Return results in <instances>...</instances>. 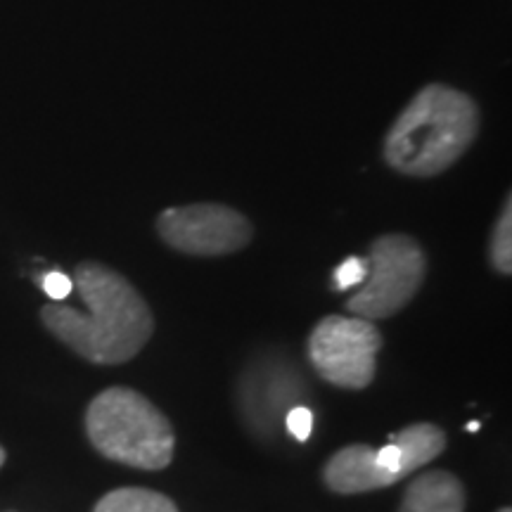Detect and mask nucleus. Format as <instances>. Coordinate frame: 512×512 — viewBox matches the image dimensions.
Masks as SVG:
<instances>
[{
    "instance_id": "obj_1",
    "label": "nucleus",
    "mask_w": 512,
    "mask_h": 512,
    "mask_svg": "<svg viewBox=\"0 0 512 512\" xmlns=\"http://www.w3.org/2000/svg\"><path fill=\"white\" fill-rule=\"evenodd\" d=\"M72 283L86 304V313L57 302L43 306L46 330L74 354L98 366H119L136 358L155 332L150 306L136 287L98 261L76 266Z\"/></svg>"
},
{
    "instance_id": "obj_2",
    "label": "nucleus",
    "mask_w": 512,
    "mask_h": 512,
    "mask_svg": "<svg viewBox=\"0 0 512 512\" xmlns=\"http://www.w3.org/2000/svg\"><path fill=\"white\" fill-rule=\"evenodd\" d=\"M477 131V102L456 88L432 83L415 95L389 128L384 159L399 174L437 176L465 155Z\"/></svg>"
},
{
    "instance_id": "obj_3",
    "label": "nucleus",
    "mask_w": 512,
    "mask_h": 512,
    "mask_svg": "<svg viewBox=\"0 0 512 512\" xmlns=\"http://www.w3.org/2000/svg\"><path fill=\"white\" fill-rule=\"evenodd\" d=\"M86 434L95 451L114 463L164 470L174 460V427L136 389L110 387L95 396L86 411Z\"/></svg>"
},
{
    "instance_id": "obj_4",
    "label": "nucleus",
    "mask_w": 512,
    "mask_h": 512,
    "mask_svg": "<svg viewBox=\"0 0 512 512\" xmlns=\"http://www.w3.org/2000/svg\"><path fill=\"white\" fill-rule=\"evenodd\" d=\"M368 275L344 304L351 316L382 320L399 313L425 283L427 259L418 240L394 233L370 245Z\"/></svg>"
},
{
    "instance_id": "obj_5",
    "label": "nucleus",
    "mask_w": 512,
    "mask_h": 512,
    "mask_svg": "<svg viewBox=\"0 0 512 512\" xmlns=\"http://www.w3.org/2000/svg\"><path fill=\"white\" fill-rule=\"evenodd\" d=\"M382 335L373 320L328 316L309 337V361L325 382L342 389H366L375 380Z\"/></svg>"
},
{
    "instance_id": "obj_6",
    "label": "nucleus",
    "mask_w": 512,
    "mask_h": 512,
    "mask_svg": "<svg viewBox=\"0 0 512 512\" xmlns=\"http://www.w3.org/2000/svg\"><path fill=\"white\" fill-rule=\"evenodd\" d=\"M159 238L176 252L192 256H223L252 242V223L226 204L171 207L157 219Z\"/></svg>"
},
{
    "instance_id": "obj_7",
    "label": "nucleus",
    "mask_w": 512,
    "mask_h": 512,
    "mask_svg": "<svg viewBox=\"0 0 512 512\" xmlns=\"http://www.w3.org/2000/svg\"><path fill=\"white\" fill-rule=\"evenodd\" d=\"M266 392H240V408L252 432L268 434L280 413L297 406V399L304 392L302 375L297 368H290L283 361L254 363L247 370Z\"/></svg>"
},
{
    "instance_id": "obj_8",
    "label": "nucleus",
    "mask_w": 512,
    "mask_h": 512,
    "mask_svg": "<svg viewBox=\"0 0 512 512\" xmlns=\"http://www.w3.org/2000/svg\"><path fill=\"white\" fill-rule=\"evenodd\" d=\"M377 448L366 444H351L339 448L323 467V482L330 491L342 496L368 494L399 482L387 470L377 465Z\"/></svg>"
},
{
    "instance_id": "obj_9",
    "label": "nucleus",
    "mask_w": 512,
    "mask_h": 512,
    "mask_svg": "<svg viewBox=\"0 0 512 512\" xmlns=\"http://www.w3.org/2000/svg\"><path fill=\"white\" fill-rule=\"evenodd\" d=\"M465 486L453 472L432 470L403 491L399 512H465Z\"/></svg>"
},
{
    "instance_id": "obj_10",
    "label": "nucleus",
    "mask_w": 512,
    "mask_h": 512,
    "mask_svg": "<svg viewBox=\"0 0 512 512\" xmlns=\"http://www.w3.org/2000/svg\"><path fill=\"white\" fill-rule=\"evenodd\" d=\"M392 444H396L401 453V477H408L415 470H420L422 465L432 463L434 458L441 456L448 439L441 427L430 425V422H418V425H411L394 434Z\"/></svg>"
},
{
    "instance_id": "obj_11",
    "label": "nucleus",
    "mask_w": 512,
    "mask_h": 512,
    "mask_svg": "<svg viewBox=\"0 0 512 512\" xmlns=\"http://www.w3.org/2000/svg\"><path fill=\"white\" fill-rule=\"evenodd\" d=\"M93 512H178V508L169 496L159 491L126 486L102 496Z\"/></svg>"
},
{
    "instance_id": "obj_12",
    "label": "nucleus",
    "mask_w": 512,
    "mask_h": 512,
    "mask_svg": "<svg viewBox=\"0 0 512 512\" xmlns=\"http://www.w3.org/2000/svg\"><path fill=\"white\" fill-rule=\"evenodd\" d=\"M491 264L498 273L510 275L512 273V204L510 197L505 200V207L498 216L494 235H491Z\"/></svg>"
},
{
    "instance_id": "obj_13",
    "label": "nucleus",
    "mask_w": 512,
    "mask_h": 512,
    "mask_svg": "<svg viewBox=\"0 0 512 512\" xmlns=\"http://www.w3.org/2000/svg\"><path fill=\"white\" fill-rule=\"evenodd\" d=\"M368 275V264L366 259H358V256H349L342 264L337 266L335 271V287L337 290H351V287H358L366 280Z\"/></svg>"
},
{
    "instance_id": "obj_14",
    "label": "nucleus",
    "mask_w": 512,
    "mask_h": 512,
    "mask_svg": "<svg viewBox=\"0 0 512 512\" xmlns=\"http://www.w3.org/2000/svg\"><path fill=\"white\" fill-rule=\"evenodd\" d=\"M285 425H287V432H290L294 439L306 441L313 432L311 408H306V406L290 408V411H287V415H285Z\"/></svg>"
},
{
    "instance_id": "obj_15",
    "label": "nucleus",
    "mask_w": 512,
    "mask_h": 512,
    "mask_svg": "<svg viewBox=\"0 0 512 512\" xmlns=\"http://www.w3.org/2000/svg\"><path fill=\"white\" fill-rule=\"evenodd\" d=\"M41 287L46 290V294L53 299V302H62V299H67L69 294H72L74 283H72V278H67L64 273L53 271L41 280Z\"/></svg>"
},
{
    "instance_id": "obj_16",
    "label": "nucleus",
    "mask_w": 512,
    "mask_h": 512,
    "mask_svg": "<svg viewBox=\"0 0 512 512\" xmlns=\"http://www.w3.org/2000/svg\"><path fill=\"white\" fill-rule=\"evenodd\" d=\"M377 465L382 467V470H387L389 475H394L396 479H399L401 482V453H399V448H396V444H392V441H389L387 446H382V448H377Z\"/></svg>"
},
{
    "instance_id": "obj_17",
    "label": "nucleus",
    "mask_w": 512,
    "mask_h": 512,
    "mask_svg": "<svg viewBox=\"0 0 512 512\" xmlns=\"http://www.w3.org/2000/svg\"><path fill=\"white\" fill-rule=\"evenodd\" d=\"M479 427H482V422H477V420H472V422H467V432H477Z\"/></svg>"
},
{
    "instance_id": "obj_18",
    "label": "nucleus",
    "mask_w": 512,
    "mask_h": 512,
    "mask_svg": "<svg viewBox=\"0 0 512 512\" xmlns=\"http://www.w3.org/2000/svg\"><path fill=\"white\" fill-rule=\"evenodd\" d=\"M3 465H5V448L0 446V467H3Z\"/></svg>"
},
{
    "instance_id": "obj_19",
    "label": "nucleus",
    "mask_w": 512,
    "mask_h": 512,
    "mask_svg": "<svg viewBox=\"0 0 512 512\" xmlns=\"http://www.w3.org/2000/svg\"><path fill=\"white\" fill-rule=\"evenodd\" d=\"M498 512H512V510H510V508H501Z\"/></svg>"
}]
</instances>
